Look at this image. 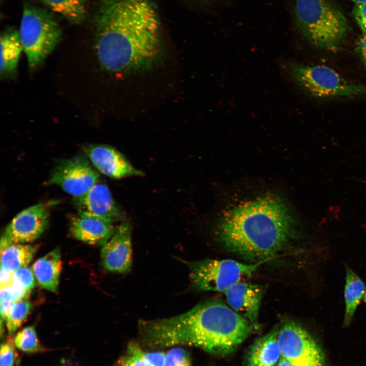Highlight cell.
Listing matches in <instances>:
<instances>
[{"label": "cell", "mask_w": 366, "mask_h": 366, "mask_svg": "<svg viewBox=\"0 0 366 366\" xmlns=\"http://www.w3.org/2000/svg\"><path fill=\"white\" fill-rule=\"evenodd\" d=\"M93 22L97 56L106 70L130 72L158 58L160 22L150 0H99Z\"/></svg>", "instance_id": "1"}, {"label": "cell", "mask_w": 366, "mask_h": 366, "mask_svg": "<svg viewBox=\"0 0 366 366\" xmlns=\"http://www.w3.org/2000/svg\"><path fill=\"white\" fill-rule=\"evenodd\" d=\"M138 328L141 342L151 348L187 345L224 356L237 350L253 325L229 306L210 300L176 316L141 320Z\"/></svg>", "instance_id": "2"}, {"label": "cell", "mask_w": 366, "mask_h": 366, "mask_svg": "<svg viewBox=\"0 0 366 366\" xmlns=\"http://www.w3.org/2000/svg\"><path fill=\"white\" fill-rule=\"evenodd\" d=\"M216 233L229 251L258 262L286 248L295 235V224L283 201L268 195L229 209L220 218Z\"/></svg>", "instance_id": "3"}, {"label": "cell", "mask_w": 366, "mask_h": 366, "mask_svg": "<svg viewBox=\"0 0 366 366\" xmlns=\"http://www.w3.org/2000/svg\"><path fill=\"white\" fill-rule=\"evenodd\" d=\"M294 15L301 35L325 50L342 49L351 29L344 14L328 0H296Z\"/></svg>", "instance_id": "4"}, {"label": "cell", "mask_w": 366, "mask_h": 366, "mask_svg": "<svg viewBox=\"0 0 366 366\" xmlns=\"http://www.w3.org/2000/svg\"><path fill=\"white\" fill-rule=\"evenodd\" d=\"M283 66L292 81L314 98L366 97V85L350 81L328 67L295 62Z\"/></svg>", "instance_id": "5"}, {"label": "cell", "mask_w": 366, "mask_h": 366, "mask_svg": "<svg viewBox=\"0 0 366 366\" xmlns=\"http://www.w3.org/2000/svg\"><path fill=\"white\" fill-rule=\"evenodd\" d=\"M62 34L51 14L35 6L24 5L19 34L31 70L42 64L60 41Z\"/></svg>", "instance_id": "6"}, {"label": "cell", "mask_w": 366, "mask_h": 366, "mask_svg": "<svg viewBox=\"0 0 366 366\" xmlns=\"http://www.w3.org/2000/svg\"><path fill=\"white\" fill-rule=\"evenodd\" d=\"M264 262L249 264L232 259L208 258L186 264L192 289L224 293L234 284L251 277Z\"/></svg>", "instance_id": "7"}, {"label": "cell", "mask_w": 366, "mask_h": 366, "mask_svg": "<svg viewBox=\"0 0 366 366\" xmlns=\"http://www.w3.org/2000/svg\"><path fill=\"white\" fill-rule=\"evenodd\" d=\"M281 356L293 366H325L324 354L312 336L293 321L285 322L278 330Z\"/></svg>", "instance_id": "8"}, {"label": "cell", "mask_w": 366, "mask_h": 366, "mask_svg": "<svg viewBox=\"0 0 366 366\" xmlns=\"http://www.w3.org/2000/svg\"><path fill=\"white\" fill-rule=\"evenodd\" d=\"M99 174L83 156L62 160L53 168L48 184L60 187L74 197L81 196L99 182Z\"/></svg>", "instance_id": "9"}, {"label": "cell", "mask_w": 366, "mask_h": 366, "mask_svg": "<svg viewBox=\"0 0 366 366\" xmlns=\"http://www.w3.org/2000/svg\"><path fill=\"white\" fill-rule=\"evenodd\" d=\"M49 217L48 206L43 203L23 210L5 228L1 239V248L35 241L47 228Z\"/></svg>", "instance_id": "10"}, {"label": "cell", "mask_w": 366, "mask_h": 366, "mask_svg": "<svg viewBox=\"0 0 366 366\" xmlns=\"http://www.w3.org/2000/svg\"><path fill=\"white\" fill-rule=\"evenodd\" d=\"M79 214L97 218L114 224L124 222L125 215L113 200L108 187L98 182L84 194L74 197Z\"/></svg>", "instance_id": "11"}, {"label": "cell", "mask_w": 366, "mask_h": 366, "mask_svg": "<svg viewBox=\"0 0 366 366\" xmlns=\"http://www.w3.org/2000/svg\"><path fill=\"white\" fill-rule=\"evenodd\" d=\"M132 231L130 224L122 223L101 250L103 267L112 272L126 273L132 266Z\"/></svg>", "instance_id": "12"}, {"label": "cell", "mask_w": 366, "mask_h": 366, "mask_svg": "<svg viewBox=\"0 0 366 366\" xmlns=\"http://www.w3.org/2000/svg\"><path fill=\"white\" fill-rule=\"evenodd\" d=\"M93 165L104 175L114 179L132 176H143L120 152L106 145H92L85 149Z\"/></svg>", "instance_id": "13"}, {"label": "cell", "mask_w": 366, "mask_h": 366, "mask_svg": "<svg viewBox=\"0 0 366 366\" xmlns=\"http://www.w3.org/2000/svg\"><path fill=\"white\" fill-rule=\"evenodd\" d=\"M265 290L263 285L239 282L230 287L224 294L229 307L256 326L262 299Z\"/></svg>", "instance_id": "14"}, {"label": "cell", "mask_w": 366, "mask_h": 366, "mask_svg": "<svg viewBox=\"0 0 366 366\" xmlns=\"http://www.w3.org/2000/svg\"><path fill=\"white\" fill-rule=\"evenodd\" d=\"M117 227L103 220L78 214L71 220L70 231L79 240L103 247L115 233Z\"/></svg>", "instance_id": "15"}, {"label": "cell", "mask_w": 366, "mask_h": 366, "mask_svg": "<svg viewBox=\"0 0 366 366\" xmlns=\"http://www.w3.org/2000/svg\"><path fill=\"white\" fill-rule=\"evenodd\" d=\"M278 328L258 338L250 347L245 366H274L281 357Z\"/></svg>", "instance_id": "16"}, {"label": "cell", "mask_w": 366, "mask_h": 366, "mask_svg": "<svg viewBox=\"0 0 366 366\" xmlns=\"http://www.w3.org/2000/svg\"><path fill=\"white\" fill-rule=\"evenodd\" d=\"M62 266L60 252L55 248L37 260L32 269L38 283L44 289L55 292L59 285Z\"/></svg>", "instance_id": "17"}, {"label": "cell", "mask_w": 366, "mask_h": 366, "mask_svg": "<svg viewBox=\"0 0 366 366\" xmlns=\"http://www.w3.org/2000/svg\"><path fill=\"white\" fill-rule=\"evenodd\" d=\"M0 73L2 76H12L16 72L22 45L19 33L8 28L1 35Z\"/></svg>", "instance_id": "18"}, {"label": "cell", "mask_w": 366, "mask_h": 366, "mask_svg": "<svg viewBox=\"0 0 366 366\" xmlns=\"http://www.w3.org/2000/svg\"><path fill=\"white\" fill-rule=\"evenodd\" d=\"M365 285L361 278L348 266H346L344 296L345 304L344 325L352 322L358 306L363 298Z\"/></svg>", "instance_id": "19"}, {"label": "cell", "mask_w": 366, "mask_h": 366, "mask_svg": "<svg viewBox=\"0 0 366 366\" xmlns=\"http://www.w3.org/2000/svg\"><path fill=\"white\" fill-rule=\"evenodd\" d=\"M37 249L36 246L26 243H12L1 248V268L13 273L27 266Z\"/></svg>", "instance_id": "20"}, {"label": "cell", "mask_w": 366, "mask_h": 366, "mask_svg": "<svg viewBox=\"0 0 366 366\" xmlns=\"http://www.w3.org/2000/svg\"><path fill=\"white\" fill-rule=\"evenodd\" d=\"M54 12L78 23L86 14V0H40Z\"/></svg>", "instance_id": "21"}, {"label": "cell", "mask_w": 366, "mask_h": 366, "mask_svg": "<svg viewBox=\"0 0 366 366\" xmlns=\"http://www.w3.org/2000/svg\"><path fill=\"white\" fill-rule=\"evenodd\" d=\"M32 307L31 301L25 298L13 303L5 320L6 326L10 335L13 334L21 326Z\"/></svg>", "instance_id": "22"}, {"label": "cell", "mask_w": 366, "mask_h": 366, "mask_svg": "<svg viewBox=\"0 0 366 366\" xmlns=\"http://www.w3.org/2000/svg\"><path fill=\"white\" fill-rule=\"evenodd\" d=\"M14 344L18 349L27 353H35L43 350L35 329L32 326H27L19 331L14 338Z\"/></svg>", "instance_id": "23"}, {"label": "cell", "mask_w": 366, "mask_h": 366, "mask_svg": "<svg viewBox=\"0 0 366 366\" xmlns=\"http://www.w3.org/2000/svg\"><path fill=\"white\" fill-rule=\"evenodd\" d=\"M142 350L135 343H130L126 354L120 358L116 366H152L143 357Z\"/></svg>", "instance_id": "24"}, {"label": "cell", "mask_w": 366, "mask_h": 366, "mask_svg": "<svg viewBox=\"0 0 366 366\" xmlns=\"http://www.w3.org/2000/svg\"><path fill=\"white\" fill-rule=\"evenodd\" d=\"M36 278L32 269L25 266L13 272L12 283L23 289L27 294L35 287Z\"/></svg>", "instance_id": "25"}, {"label": "cell", "mask_w": 366, "mask_h": 366, "mask_svg": "<svg viewBox=\"0 0 366 366\" xmlns=\"http://www.w3.org/2000/svg\"><path fill=\"white\" fill-rule=\"evenodd\" d=\"M164 366H191L189 354L181 348H173L165 353Z\"/></svg>", "instance_id": "26"}, {"label": "cell", "mask_w": 366, "mask_h": 366, "mask_svg": "<svg viewBox=\"0 0 366 366\" xmlns=\"http://www.w3.org/2000/svg\"><path fill=\"white\" fill-rule=\"evenodd\" d=\"M352 15L362 34H366V2L354 4Z\"/></svg>", "instance_id": "27"}, {"label": "cell", "mask_w": 366, "mask_h": 366, "mask_svg": "<svg viewBox=\"0 0 366 366\" xmlns=\"http://www.w3.org/2000/svg\"><path fill=\"white\" fill-rule=\"evenodd\" d=\"M14 352L11 343L6 341L2 344L0 351V366H13Z\"/></svg>", "instance_id": "28"}, {"label": "cell", "mask_w": 366, "mask_h": 366, "mask_svg": "<svg viewBox=\"0 0 366 366\" xmlns=\"http://www.w3.org/2000/svg\"><path fill=\"white\" fill-rule=\"evenodd\" d=\"M144 358L152 366H164L165 353L163 352H145L142 350Z\"/></svg>", "instance_id": "29"}, {"label": "cell", "mask_w": 366, "mask_h": 366, "mask_svg": "<svg viewBox=\"0 0 366 366\" xmlns=\"http://www.w3.org/2000/svg\"><path fill=\"white\" fill-rule=\"evenodd\" d=\"M355 51L366 69V34H362L358 39L355 46Z\"/></svg>", "instance_id": "30"}, {"label": "cell", "mask_w": 366, "mask_h": 366, "mask_svg": "<svg viewBox=\"0 0 366 366\" xmlns=\"http://www.w3.org/2000/svg\"><path fill=\"white\" fill-rule=\"evenodd\" d=\"M13 273L1 268L0 286L1 288L6 287L12 283Z\"/></svg>", "instance_id": "31"}, {"label": "cell", "mask_w": 366, "mask_h": 366, "mask_svg": "<svg viewBox=\"0 0 366 366\" xmlns=\"http://www.w3.org/2000/svg\"><path fill=\"white\" fill-rule=\"evenodd\" d=\"M276 366H293V365L287 359L281 356Z\"/></svg>", "instance_id": "32"}, {"label": "cell", "mask_w": 366, "mask_h": 366, "mask_svg": "<svg viewBox=\"0 0 366 366\" xmlns=\"http://www.w3.org/2000/svg\"><path fill=\"white\" fill-rule=\"evenodd\" d=\"M348 1L352 2L354 4L366 2V0H348Z\"/></svg>", "instance_id": "33"}, {"label": "cell", "mask_w": 366, "mask_h": 366, "mask_svg": "<svg viewBox=\"0 0 366 366\" xmlns=\"http://www.w3.org/2000/svg\"><path fill=\"white\" fill-rule=\"evenodd\" d=\"M363 298V300H364V302L366 303V289H365V291Z\"/></svg>", "instance_id": "34"}, {"label": "cell", "mask_w": 366, "mask_h": 366, "mask_svg": "<svg viewBox=\"0 0 366 366\" xmlns=\"http://www.w3.org/2000/svg\"><path fill=\"white\" fill-rule=\"evenodd\" d=\"M365 182H366V181H365Z\"/></svg>", "instance_id": "35"}]
</instances>
